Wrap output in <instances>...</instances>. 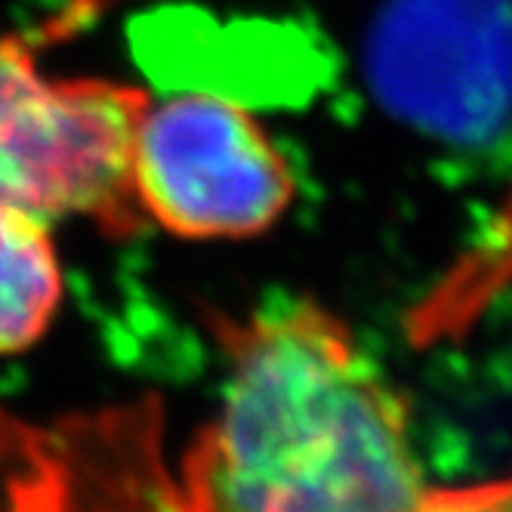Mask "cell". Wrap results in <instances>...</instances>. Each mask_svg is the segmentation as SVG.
<instances>
[{"label":"cell","instance_id":"cell-2","mask_svg":"<svg viewBox=\"0 0 512 512\" xmlns=\"http://www.w3.org/2000/svg\"><path fill=\"white\" fill-rule=\"evenodd\" d=\"M149 90L105 78H53L22 34L0 31V204L53 226L84 216L133 235L136 133Z\"/></svg>","mask_w":512,"mask_h":512},{"label":"cell","instance_id":"cell-3","mask_svg":"<svg viewBox=\"0 0 512 512\" xmlns=\"http://www.w3.org/2000/svg\"><path fill=\"white\" fill-rule=\"evenodd\" d=\"M133 176L145 219L192 241L263 235L297 195L287 158L256 118L201 87L149 96Z\"/></svg>","mask_w":512,"mask_h":512},{"label":"cell","instance_id":"cell-4","mask_svg":"<svg viewBox=\"0 0 512 512\" xmlns=\"http://www.w3.org/2000/svg\"><path fill=\"white\" fill-rule=\"evenodd\" d=\"M377 99L454 149L512 139V0H386L368 38Z\"/></svg>","mask_w":512,"mask_h":512},{"label":"cell","instance_id":"cell-1","mask_svg":"<svg viewBox=\"0 0 512 512\" xmlns=\"http://www.w3.org/2000/svg\"><path fill=\"white\" fill-rule=\"evenodd\" d=\"M219 334L226 389L182 460L179 512L417 509L408 411L334 312L284 300Z\"/></svg>","mask_w":512,"mask_h":512},{"label":"cell","instance_id":"cell-8","mask_svg":"<svg viewBox=\"0 0 512 512\" xmlns=\"http://www.w3.org/2000/svg\"><path fill=\"white\" fill-rule=\"evenodd\" d=\"M414 512H512V475L472 488H432Z\"/></svg>","mask_w":512,"mask_h":512},{"label":"cell","instance_id":"cell-5","mask_svg":"<svg viewBox=\"0 0 512 512\" xmlns=\"http://www.w3.org/2000/svg\"><path fill=\"white\" fill-rule=\"evenodd\" d=\"M56 429L68 460L71 512H179L155 405L68 417Z\"/></svg>","mask_w":512,"mask_h":512},{"label":"cell","instance_id":"cell-7","mask_svg":"<svg viewBox=\"0 0 512 512\" xmlns=\"http://www.w3.org/2000/svg\"><path fill=\"white\" fill-rule=\"evenodd\" d=\"M0 512H71L62 438L0 405Z\"/></svg>","mask_w":512,"mask_h":512},{"label":"cell","instance_id":"cell-6","mask_svg":"<svg viewBox=\"0 0 512 512\" xmlns=\"http://www.w3.org/2000/svg\"><path fill=\"white\" fill-rule=\"evenodd\" d=\"M62 303V266L50 223L0 204V355L38 343Z\"/></svg>","mask_w":512,"mask_h":512}]
</instances>
